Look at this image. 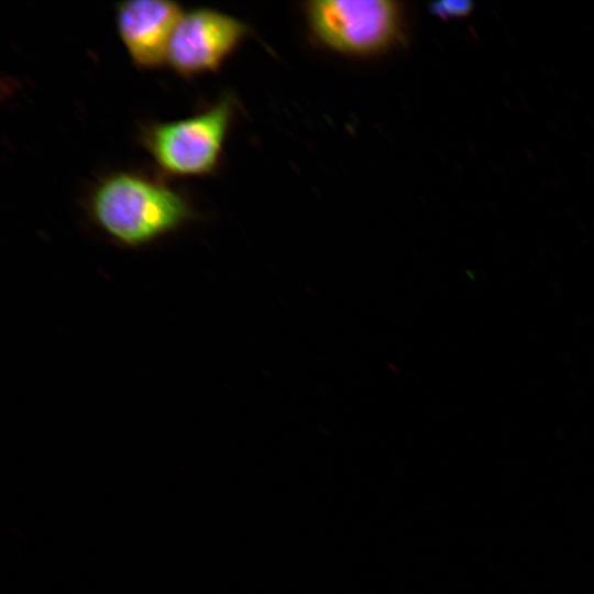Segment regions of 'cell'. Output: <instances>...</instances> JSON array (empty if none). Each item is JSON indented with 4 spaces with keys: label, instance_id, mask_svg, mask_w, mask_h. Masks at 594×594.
I'll return each mask as SVG.
<instances>
[{
    "label": "cell",
    "instance_id": "obj_1",
    "mask_svg": "<svg viewBox=\"0 0 594 594\" xmlns=\"http://www.w3.org/2000/svg\"><path fill=\"white\" fill-rule=\"evenodd\" d=\"M89 211L116 243L142 248L194 219L186 198L157 179L133 172L102 178L91 191Z\"/></svg>",
    "mask_w": 594,
    "mask_h": 594
},
{
    "label": "cell",
    "instance_id": "obj_2",
    "mask_svg": "<svg viewBox=\"0 0 594 594\" xmlns=\"http://www.w3.org/2000/svg\"><path fill=\"white\" fill-rule=\"evenodd\" d=\"M233 116L226 96L197 114L142 128L141 143L156 165L178 177L206 176L217 168Z\"/></svg>",
    "mask_w": 594,
    "mask_h": 594
},
{
    "label": "cell",
    "instance_id": "obj_3",
    "mask_svg": "<svg viewBox=\"0 0 594 594\" xmlns=\"http://www.w3.org/2000/svg\"><path fill=\"white\" fill-rule=\"evenodd\" d=\"M316 36L341 53L370 55L386 50L400 34L398 4L386 0H318L307 3Z\"/></svg>",
    "mask_w": 594,
    "mask_h": 594
},
{
    "label": "cell",
    "instance_id": "obj_4",
    "mask_svg": "<svg viewBox=\"0 0 594 594\" xmlns=\"http://www.w3.org/2000/svg\"><path fill=\"white\" fill-rule=\"evenodd\" d=\"M246 25L211 8L183 12L172 34L166 63L190 78L217 70L246 35Z\"/></svg>",
    "mask_w": 594,
    "mask_h": 594
},
{
    "label": "cell",
    "instance_id": "obj_5",
    "mask_svg": "<svg viewBox=\"0 0 594 594\" xmlns=\"http://www.w3.org/2000/svg\"><path fill=\"white\" fill-rule=\"evenodd\" d=\"M183 12L178 3L167 0L117 3V29L138 67L156 68L166 63L169 41Z\"/></svg>",
    "mask_w": 594,
    "mask_h": 594
},
{
    "label": "cell",
    "instance_id": "obj_6",
    "mask_svg": "<svg viewBox=\"0 0 594 594\" xmlns=\"http://www.w3.org/2000/svg\"><path fill=\"white\" fill-rule=\"evenodd\" d=\"M470 1L451 0L431 4V11L442 19H457L468 15L472 11Z\"/></svg>",
    "mask_w": 594,
    "mask_h": 594
}]
</instances>
